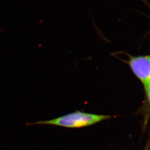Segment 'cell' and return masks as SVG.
<instances>
[{
    "instance_id": "cell-2",
    "label": "cell",
    "mask_w": 150,
    "mask_h": 150,
    "mask_svg": "<svg viewBox=\"0 0 150 150\" xmlns=\"http://www.w3.org/2000/svg\"><path fill=\"white\" fill-rule=\"evenodd\" d=\"M128 64L143 85L150 83V55L129 57Z\"/></svg>"
},
{
    "instance_id": "cell-3",
    "label": "cell",
    "mask_w": 150,
    "mask_h": 150,
    "mask_svg": "<svg viewBox=\"0 0 150 150\" xmlns=\"http://www.w3.org/2000/svg\"><path fill=\"white\" fill-rule=\"evenodd\" d=\"M144 87L145 93H146V97L147 98L148 101L149 103L150 107V83L144 86Z\"/></svg>"
},
{
    "instance_id": "cell-1",
    "label": "cell",
    "mask_w": 150,
    "mask_h": 150,
    "mask_svg": "<svg viewBox=\"0 0 150 150\" xmlns=\"http://www.w3.org/2000/svg\"><path fill=\"white\" fill-rule=\"evenodd\" d=\"M109 115L92 114L77 110L74 112L48 120H41L28 123L27 125H47L67 128H81L93 125L110 119Z\"/></svg>"
},
{
    "instance_id": "cell-4",
    "label": "cell",
    "mask_w": 150,
    "mask_h": 150,
    "mask_svg": "<svg viewBox=\"0 0 150 150\" xmlns=\"http://www.w3.org/2000/svg\"><path fill=\"white\" fill-rule=\"evenodd\" d=\"M149 33H150V31H149Z\"/></svg>"
}]
</instances>
